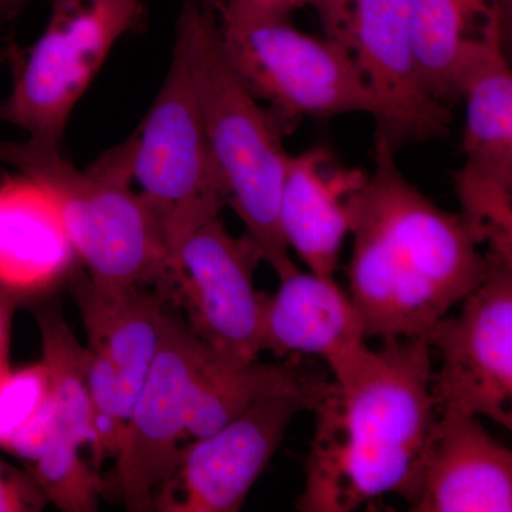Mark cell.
<instances>
[{"label": "cell", "mask_w": 512, "mask_h": 512, "mask_svg": "<svg viewBox=\"0 0 512 512\" xmlns=\"http://www.w3.org/2000/svg\"><path fill=\"white\" fill-rule=\"evenodd\" d=\"M259 5L268 6L282 10V12L291 13L293 9L303 8V6H312L315 8L316 0H252Z\"/></svg>", "instance_id": "4316f807"}, {"label": "cell", "mask_w": 512, "mask_h": 512, "mask_svg": "<svg viewBox=\"0 0 512 512\" xmlns=\"http://www.w3.org/2000/svg\"><path fill=\"white\" fill-rule=\"evenodd\" d=\"M504 29L467 47L458 76L466 101L463 167L454 175L466 221L487 254L512 258V73Z\"/></svg>", "instance_id": "9c48e42d"}, {"label": "cell", "mask_w": 512, "mask_h": 512, "mask_svg": "<svg viewBox=\"0 0 512 512\" xmlns=\"http://www.w3.org/2000/svg\"><path fill=\"white\" fill-rule=\"evenodd\" d=\"M26 2L28 0H0V40H2L6 26L22 12Z\"/></svg>", "instance_id": "484cf974"}, {"label": "cell", "mask_w": 512, "mask_h": 512, "mask_svg": "<svg viewBox=\"0 0 512 512\" xmlns=\"http://www.w3.org/2000/svg\"><path fill=\"white\" fill-rule=\"evenodd\" d=\"M352 2L353 0H316L315 9L320 22H322L326 37L335 39L338 36Z\"/></svg>", "instance_id": "d4e9b609"}, {"label": "cell", "mask_w": 512, "mask_h": 512, "mask_svg": "<svg viewBox=\"0 0 512 512\" xmlns=\"http://www.w3.org/2000/svg\"><path fill=\"white\" fill-rule=\"evenodd\" d=\"M414 512H511L512 453L473 414L440 412L424 451Z\"/></svg>", "instance_id": "5bb4252c"}, {"label": "cell", "mask_w": 512, "mask_h": 512, "mask_svg": "<svg viewBox=\"0 0 512 512\" xmlns=\"http://www.w3.org/2000/svg\"><path fill=\"white\" fill-rule=\"evenodd\" d=\"M74 293L86 328L87 349L113 370L130 414L160 350L173 303L158 288H104L90 279L76 281Z\"/></svg>", "instance_id": "e0dca14e"}, {"label": "cell", "mask_w": 512, "mask_h": 512, "mask_svg": "<svg viewBox=\"0 0 512 512\" xmlns=\"http://www.w3.org/2000/svg\"><path fill=\"white\" fill-rule=\"evenodd\" d=\"M52 403L45 363L10 369L0 376V450L8 451Z\"/></svg>", "instance_id": "7402d4cb"}, {"label": "cell", "mask_w": 512, "mask_h": 512, "mask_svg": "<svg viewBox=\"0 0 512 512\" xmlns=\"http://www.w3.org/2000/svg\"><path fill=\"white\" fill-rule=\"evenodd\" d=\"M128 144L133 183L156 217L171 258L187 235L227 207L190 67L177 43L156 99Z\"/></svg>", "instance_id": "52a82bcc"}, {"label": "cell", "mask_w": 512, "mask_h": 512, "mask_svg": "<svg viewBox=\"0 0 512 512\" xmlns=\"http://www.w3.org/2000/svg\"><path fill=\"white\" fill-rule=\"evenodd\" d=\"M217 353L181 313L168 311L164 336L128 417L116 457V483L128 511H151L188 440V421L202 377Z\"/></svg>", "instance_id": "8fae6325"}, {"label": "cell", "mask_w": 512, "mask_h": 512, "mask_svg": "<svg viewBox=\"0 0 512 512\" xmlns=\"http://www.w3.org/2000/svg\"><path fill=\"white\" fill-rule=\"evenodd\" d=\"M487 255L490 269L460 313L426 335L440 355L431 383L439 413L487 417L511 430L512 259Z\"/></svg>", "instance_id": "7c38bea8"}, {"label": "cell", "mask_w": 512, "mask_h": 512, "mask_svg": "<svg viewBox=\"0 0 512 512\" xmlns=\"http://www.w3.org/2000/svg\"><path fill=\"white\" fill-rule=\"evenodd\" d=\"M143 0H52L46 28L29 47H8L12 89L0 121L62 146L77 103L113 47L146 20Z\"/></svg>", "instance_id": "8992f818"}, {"label": "cell", "mask_w": 512, "mask_h": 512, "mask_svg": "<svg viewBox=\"0 0 512 512\" xmlns=\"http://www.w3.org/2000/svg\"><path fill=\"white\" fill-rule=\"evenodd\" d=\"M60 147L28 137L0 141V165L13 168L52 198L93 284L164 291L170 251L156 217L133 188L128 140L86 170L70 163Z\"/></svg>", "instance_id": "277c9868"}, {"label": "cell", "mask_w": 512, "mask_h": 512, "mask_svg": "<svg viewBox=\"0 0 512 512\" xmlns=\"http://www.w3.org/2000/svg\"><path fill=\"white\" fill-rule=\"evenodd\" d=\"M174 43L183 49L190 67L225 202L238 215L262 261L279 279L285 278L296 266L279 222L289 160L282 130L225 55L217 13L184 0Z\"/></svg>", "instance_id": "3957f363"}, {"label": "cell", "mask_w": 512, "mask_h": 512, "mask_svg": "<svg viewBox=\"0 0 512 512\" xmlns=\"http://www.w3.org/2000/svg\"><path fill=\"white\" fill-rule=\"evenodd\" d=\"M262 308V350L278 359L311 356L333 379L349 372L366 352L362 319L335 278L299 272L279 279Z\"/></svg>", "instance_id": "9a60e30c"}, {"label": "cell", "mask_w": 512, "mask_h": 512, "mask_svg": "<svg viewBox=\"0 0 512 512\" xmlns=\"http://www.w3.org/2000/svg\"><path fill=\"white\" fill-rule=\"evenodd\" d=\"M360 168H343L325 147L289 156L279 222L289 249L313 274L335 278L349 234L348 201L366 183Z\"/></svg>", "instance_id": "2e32d148"}, {"label": "cell", "mask_w": 512, "mask_h": 512, "mask_svg": "<svg viewBox=\"0 0 512 512\" xmlns=\"http://www.w3.org/2000/svg\"><path fill=\"white\" fill-rule=\"evenodd\" d=\"M77 261L52 198L28 178L0 183V284L30 298Z\"/></svg>", "instance_id": "ac0fdd59"}, {"label": "cell", "mask_w": 512, "mask_h": 512, "mask_svg": "<svg viewBox=\"0 0 512 512\" xmlns=\"http://www.w3.org/2000/svg\"><path fill=\"white\" fill-rule=\"evenodd\" d=\"M326 375L311 370L302 379L266 393L210 436L181 448L153 510L235 512L274 457L296 414L312 410Z\"/></svg>", "instance_id": "ba28073f"}, {"label": "cell", "mask_w": 512, "mask_h": 512, "mask_svg": "<svg viewBox=\"0 0 512 512\" xmlns=\"http://www.w3.org/2000/svg\"><path fill=\"white\" fill-rule=\"evenodd\" d=\"M394 154L376 133L375 170L348 201L349 298L367 339L426 336L491 265L461 215L407 181Z\"/></svg>", "instance_id": "6da1fadb"}, {"label": "cell", "mask_w": 512, "mask_h": 512, "mask_svg": "<svg viewBox=\"0 0 512 512\" xmlns=\"http://www.w3.org/2000/svg\"><path fill=\"white\" fill-rule=\"evenodd\" d=\"M338 40L380 107L377 134L397 148L450 131V106L427 89L414 47L409 0H353Z\"/></svg>", "instance_id": "4fadbf2b"}, {"label": "cell", "mask_w": 512, "mask_h": 512, "mask_svg": "<svg viewBox=\"0 0 512 512\" xmlns=\"http://www.w3.org/2000/svg\"><path fill=\"white\" fill-rule=\"evenodd\" d=\"M291 13L252 0H225L218 28L225 55L281 130L293 121L366 113L380 107L355 60L338 40L296 29Z\"/></svg>", "instance_id": "5b68a950"}, {"label": "cell", "mask_w": 512, "mask_h": 512, "mask_svg": "<svg viewBox=\"0 0 512 512\" xmlns=\"http://www.w3.org/2000/svg\"><path fill=\"white\" fill-rule=\"evenodd\" d=\"M26 470L42 488L49 504L64 512H93L104 493L93 464L82 457V447L62 434H52Z\"/></svg>", "instance_id": "44dd1931"}, {"label": "cell", "mask_w": 512, "mask_h": 512, "mask_svg": "<svg viewBox=\"0 0 512 512\" xmlns=\"http://www.w3.org/2000/svg\"><path fill=\"white\" fill-rule=\"evenodd\" d=\"M409 8L424 83L451 107L461 100L458 76L467 47L510 28L511 0H409Z\"/></svg>", "instance_id": "d6986e66"}, {"label": "cell", "mask_w": 512, "mask_h": 512, "mask_svg": "<svg viewBox=\"0 0 512 512\" xmlns=\"http://www.w3.org/2000/svg\"><path fill=\"white\" fill-rule=\"evenodd\" d=\"M42 362L45 363L52 387L56 431L80 447L94 443L92 402L87 383L89 350L67 325L57 305L35 308Z\"/></svg>", "instance_id": "ffe728a7"}, {"label": "cell", "mask_w": 512, "mask_h": 512, "mask_svg": "<svg viewBox=\"0 0 512 512\" xmlns=\"http://www.w3.org/2000/svg\"><path fill=\"white\" fill-rule=\"evenodd\" d=\"M262 261L247 235L234 237L222 217L194 229L174 249L168 266L171 303L191 332L235 365L258 362L265 293L254 274Z\"/></svg>", "instance_id": "30bf717a"}, {"label": "cell", "mask_w": 512, "mask_h": 512, "mask_svg": "<svg viewBox=\"0 0 512 512\" xmlns=\"http://www.w3.org/2000/svg\"><path fill=\"white\" fill-rule=\"evenodd\" d=\"M25 301H28L26 296L0 284V376L10 369L9 352L13 318L19 306Z\"/></svg>", "instance_id": "cb8c5ba5"}, {"label": "cell", "mask_w": 512, "mask_h": 512, "mask_svg": "<svg viewBox=\"0 0 512 512\" xmlns=\"http://www.w3.org/2000/svg\"><path fill=\"white\" fill-rule=\"evenodd\" d=\"M426 336L382 340L329 380L311 412L315 431L296 510L352 512L384 495L410 504L439 417Z\"/></svg>", "instance_id": "7a4b0ae2"}, {"label": "cell", "mask_w": 512, "mask_h": 512, "mask_svg": "<svg viewBox=\"0 0 512 512\" xmlns=\"http://www.w3.org/2000/svg\"><path fill=\"white\" fill-rule=\"evenodd\" d=\"M49 501L26 468L0 460V512H39Z\"/></svg>", "instance_id": "603a6c76"}, {"label": "cell", "mask_w": 512, "mask_h": 512, "mask_svg": "<svg viewBox=\"0 0 512 512\" xmlns=\"http://www.w3.org/2000/svg\"><path fill=\"white\" fill-rule=\"evenodd\" d=\"M192 2L198 3L202 8L211 10V12L218 13L225 0H192Z\"/></svg>", "instance_id": "83f0119b"}]
</instances>
